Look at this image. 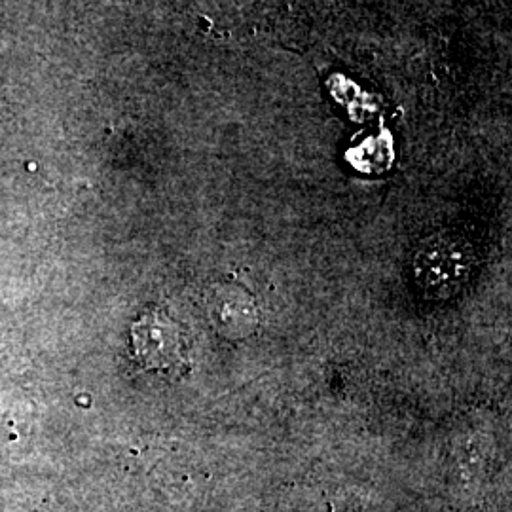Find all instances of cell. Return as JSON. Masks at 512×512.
<instances>
[{"instance_id": "1", "label": "cell", "mask_w": 512, "mask_h": 512, "mask_svg": "<svg viewBox=\"0 0 512 512\" xmlns=\"http://www.w3.org/2000/svg\"><path fill=\"white\" fill-rule=\"evenodd\" d=\"M475 266L473 243L454 232H439L425 239L412 262L418 287L425 296L439 300L461 291Z\"/></svg>"}, {"instance_id": "2", "label": "cell", "mask_w": 512, "mask_h": 512, "mask_svg": "<svg viewBox=\"0 0 512 512\" xmlns=\"http://www.w3.org/2000/svg\"><path fill=\"white\" fill-rule=\"evenodd\" d=\"M133 344L143 365L171 370L186 363V338L183 330L162 313H150L133 327Z\"/></svg>"}]
</instances>
